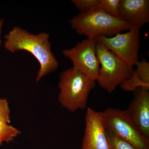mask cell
<instances>
[{"mask_svg": "<svg viewBox=\"0 0 149 149\" xmlns=\"http://www.w3.org/2000/svg\"><path fill=\"white\" fill-rule=\"evenodd\" d=\"M96 54L100 64L96 81L108 93L113 92L133 75V67L126 64L104 45L97 41Z\"/></svg>", "mask_w": 149, "mask_h": 149, "instance_id": "277c9868", "label": "cell"}, {"mask_svg": "<svg viewBox=\"0 0 149 149\" xmlns=\"http://www.w3.org/2000/svg\"><path fill=\"white\" fill-rule=\"evenodd\" d=\"M118 17L131 27H141L149 22V1L120 0Z\"/></svg>", "mask_w": 149, "mask_h": 149, "instance_id": "30bf717a", "label": "cell"}, {"mask_svg": "<svg viewBox=\"0 0 149 149\" xmlns=\"http://www.w3.org/2000/svg\"><path fill=\"white\" fill-rule=\"evenodd\" d=\"M82 149H109L102 112L88 107L85 117V128Z\"/></svg>", "mask_w": 149, "mask_h": 149, "instance_id": "ba28073f", "label": "cell"}, {"mask_svg": "<svg viewBox=\"0 0 149 149\" xmlns=\"http://www.w3.org/2000/svg\"><path fill=\"white\" fill-rule=\"evenodd\" d=\"M3 19H0V46H1V29L2 27L3 23Z\"/></svg>", "mask_w": 149, "mask_h": 149, "instance_id": "ac0fdd59", "label": "cell"}, {"mask_svg": "<svg viewBox=\"0 0 149 149\" xmlns=\"http://www.w3.org/2000/svg\"><path fill=\"white\" fill-rule=\"evenodd\" d=\"M69 22L77 34L89 39L100 36L113 37L132 27L118 17L109 15L99 6L86 12H80Z\"/></svg>", "mask_w": 149, "mask_h": 149, "instance_id": "7a4b0ae2", "label": "cell"}, {"mask_svg": "<svg viewBox=\"0 0 149 149\" xmlns=\"http://www.w3.org/2000/svg\"><path fill=\"white\" fill-rule=\"evenodd\" d=\"M49 37L47 33L34 35L18 27H14L5 36L6 49L12 53L27 51L37 59L40 66L36 78L37 82L58 68V62L51 51Z\"/></svg>", "mask_w": 149, "mask_h": 149, "instance_id": "6da1fadb", "label": "cell"}, {"mask_svg": "<svg viewBox=\"0 0 149 149\" xmlns=\"http://www.w3.org/2000/svg\"><path fill=\"white\" fill-rule=\"evenodd\" d=\"M63 55L72 61L73 68L96 81L100 64L96 54V41L87 39L78 42L73 48L63 51Z\"/></svg>", "mask_w": 149, "mask_h": 149, "instance_id": "52a82bcc", "label": "cell"}, {"mask_svg": "<svg viewBox=\"0 0 149 149\" xmlns=\"http://www.w3.org/2000/svg\"><path fill=\"white\" fill-rule=\"evenodd\" d=\"M106 131L128 142L137 149H149V139L133 124L127 110L108 108L102 112Z\"/></svg>", "mask_w": 149, "mask_h": 149, "instance_id": "5b68a950", "label": "cell"}, {"mask_svg": "<svg viewBox=\"0 0 149 149\" xmlns=\"http://www.w3.org/2000/svg\"><path fill=\"white\" fill-rule=\"evenodd\" d=\"M120 0H99V6L107 13L118 17Z\"/></svg>", "mask_w": 149, "mask_h": 149, "instance_id": "4fadbf2b", "label": "cell"}, {"mask_svg": "<svg viewBox=\"0 0 149 149\" xmlns=\"http://www.w3.org/2000/svg\"><path fill=\"white\" fill-rule=\"evenodd\" d=\"M21 132L7 123L0 121V146L4 143L13 141Z\"/></svg>", "mask_w": 149, "mask_h": 149, "instance_id": "8fae6325", "label": "cell"}, {"mask_svg": "<svg viewBox=\"0 0 149 149\" xmlns=\"http://www.w3.org/2000/svg\"><path fill=\"white\" fill-rule=\"evenodd\" d=\"M71 1L80 11V13L91 10L99 5V0H72Z\"/></svg>", "mask_w": 149, "mask_h": 149, "instance_id": "2e32d148", "label": "cell"}, {"mask_svg": "<svg viewBox=\"0 0 149 149\" xmlns=\"http://www.w3.org/2000/svg\"><path fill=\"white\" fill-rule=\"evenodd\" d=\"M121 88L124 91H135L139 88H145L149 89V88L144 85L137 76L135 71L133 75L130 78L124 81L121 85Z\"/></svg>", "mask_w": 149, "mask_h": 149, "instance_id": "5bb4252c", "label": "cell"}, {"mask_svg": "<svg viewBox=\"0 0 149 149\" xmlns=\"http://www.w3.org/2000/svg\"><path fill=\"white\" fill-rule=\"evenodd\" d=\"M140 28L133 27L127 32L113 37L100 36L95 40L104 45L126 64L133 67L139 61Z\"/></svg>", "mask_w": 149, "mask_h": 149, "instance_id": "8992f818", "label": "cell"}, {"mask_svg": "<svg viewBox=\"0 0 149 149\" xmlns=\"http://www.w3.org/2000/svg\"><path fill=\"white\" fill-rule=\"evenodd\" d=\"M136 69L134 70L137 76L144 85L149 88V63L142 58L135 65Z\"/></svg>", "mask_w": 149, "mask_h": 149, "instance_id": "7c38bea8", "label": "cell"}, {"mask_svg": "<svg viewBox=\"0 0 149 149\" xmlns=\"http://www.w3.org/2000/svg\"><path fill=\"white\" fill-rule=\"evenodd\" d=\"M134 92V97L127 110L137 129L149 139V89L139 88Z\"/></svg>", "mask_w": 149, "mask_h": 149, "instance_id": "9c48e42d", "label": "cell"}, {"mask_svg": "<svg viewBox=\"0 0 149 149\" xmlns=\"http://www.w3.org/2000/svg\"><path fill=\"white\" fill-rule=\"evenodd\" d=\"M10 113L8 102L6 99L0 98V121L9 123Z\"/></svg>", "mask_w": 149, "mask_h": 149, "instance_id": "e0dca14e", "label": "cell"}, {"mask_svg": "<svg viewBox=\"0 0 149 149\" xmlns=\"http://www.w3.org/2000/svg\"><path fill=\"white\" fill-rule=\"evenodd\" d=\"M95 85V81L81 71L73 67L69 68L60 75L59 102L71 112L85 109Z\"/></svg>", "mask_w": 149, "mask_h": 149, "instance_id": "3957f363", "label": "cell"}, {"mask_svg": "<svg viewBox=\"0 0 149 149\" xmlns=\"http://www.w3.org/2000/svg\"><path fill=\"white\" fill-rule=\"evenodd\" d=\"M107 134L109 149H137L128 142L119 139L111 133L107 132Z\"/></svg>", "mask_w": 149, "mask_h": 149, "instance_id": "9a60e30c", "label": "cell"}]
</instances>
